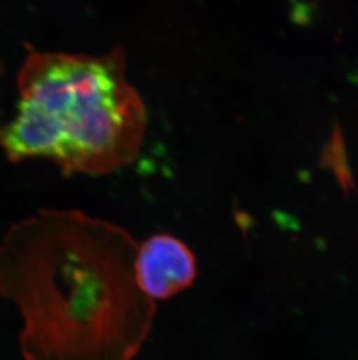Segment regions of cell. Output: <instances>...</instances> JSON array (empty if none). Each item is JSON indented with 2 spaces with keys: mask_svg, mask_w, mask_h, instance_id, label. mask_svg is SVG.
<instances>
[{
  "mask_svg": "<svg viewBox=\"0 0 358 360\" xmlns=\"http://www.w3.org/2000/svg\"><path fill=\"white\" fill-rule=\"evenodd\" d=\"M196 276V257L176 237L161 233L139 244L136 282L149 299H170L189 288Z\"/></svg>",
  "mask_w": 358,
  "mask_h": 360,
  "instance_id": "3957f363",
  "label": "cell"
},
{
  "mask_svg": "<svg viewBox=\"0 0 358 360\" xmlns=\"http://www.w3.org/2000/svg\"><path fill=\"white\" fill-rule=\"evenodd\" d=\"M139 243L78 210H40L0 241V295L24 320L25 360H132L155 301L139 288Z\"/></svg>",
  "mask_w": 358,
  "mask_h": 360,
  "instance_id": "6da1fadb",
  "label": "cell"
},
{
  "mask_svg": "<svg viewBox=\"0 0 358 360\" xmlns=\"http://www.w3.org/2000/svg\"><path fill=\"white\" fill-rule=\"evenodd\" d=\"M126 70L121 47L102 55L27 47L17 75V113L0 126L7 159H48L67 175H102L134 161L147 109Z\"/></svg>",
  "mask_w": 358,
  "mask_h": 360,
  "instance_id": "7a4b0ae2",
  "label": "cell"
}]
</instances>
